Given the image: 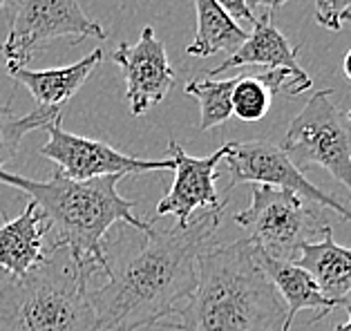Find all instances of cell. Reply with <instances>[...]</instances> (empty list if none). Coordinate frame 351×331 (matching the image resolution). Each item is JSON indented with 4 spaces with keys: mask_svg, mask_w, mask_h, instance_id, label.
<instances>
[{
    "mask_svg": "<svg viewBox=\"0 0 351 331\" xmlns=\"http://www.w3.org/2000/svg\"><path fill=\"white\" fill-rule=\"evenodd\" d=\"M224 210H202L186 226L143 233L130 253L108 260V282L88 291L99 331L157 327L197 286V258L213 242Z\"/></svg>",
    "mask_w": 351,
    "mask_h": 331,
    "instance_id": "obj_1",
    "label": "cell"
},
{
    "mask_svg": "<svg viewBox=\"0 0 351 331\" xmlns=\"http://www.w3.org/2000/svg\"><path fill=\"white\" fill-rule=\"evenodd\" d=\"M177 320L159 322L170 331H289L280 298L248 240L210 242L197 258V286Z\"/></svg>",
    "mask_w": 351,
    "mask_h": 331,
    "instance_id": "obj_2",
    "label": "cell"
},
{
    "mask_svg": "<svg viewBox=\"0 0 351 331\" xmlns=\"http://www.w3.org/2000/svg\"><path fill=\"white\" fill-rule=\"evenodd\" d=\"M0 182L23 191L43 210L52 228H58L56 240L70 249L79 262H94L108 275L106 235L114 224H128L134 231H150V219L134 215V201L119 195L117 184L121 175L97 177L74 182L61 171L47 182L0 171Z\"/></svg>",
    "mask_w": 351,
    "mask_h": 331,
    "instance_id": "obj_3",
    "label": "cell"
},
{
    "mask_svg": "<svg viewBox=\"0 0 351 331\" xmlns=\"http://www.w3.org/2000/svg\"><path fill=\"white\" fill-rule=\"evenodd\" d=\"M101 273L54 240L21 278L0 273V331H99L88 282Z\"/></svg>",
    "mask_w": 351,
    "mask_h": 331,
    "instance_id": "obj_4",
    "label": "cell"
},
{
    "mask_svg": "<svg viewBox=\"0 0 351 331\" xmlns=\"http://www.w3.org/2000/svg\"><path fill=\"white\" fill-rule=\"evenodd\" d=\"M235 222L260 253L280 262H295L304 244L320 242L331 228L315 204L264 184H251V204Z\"/></svg>",
    "mask_w": 351,
    "mask_h": 331,
    "instance_id": "obj_5",
    "label": "cell"
},
{
    "mask_svg": "<svg viewBox=\"0 0 351 331\" xmlns=\"http://www.w3.org/2000/svg\"><path fill=\"white\" fill-rule=\"evenodd\" d=\"M331 90H320L306 101L280 148L298 171L318 164L351 193V128L331 103Z\"/></svg>",
    "mask_w": 351,
    "mask_h": 331,
    "instance_id": "obj_6",
    "label": "cell"
},
{
    "mask_svg": "<svg viewBox=\"0 0 351 331\" xmlns=\"http://www.w3.org/2000/svg\"><path fill=\"white\" fill-rule=\"evenodd\" d=\"M54 38H70L76 45L83 38L104 40L106 32L83 12L79 0H23L0 54L7 58V65L25 67Z\"/></svg>",
    "mask_w": 351,
    "mask_h": 331,
    "instance_id": "obj_7",
    "label": "cell"
},
{
    "mask_svg": "<svg viewBox=\"0 0 351 331\" xmlns=\"http://www.w3.org/2000/svg\"><path fill=\"white\" fill-rule=\"evenodd\" d=\"M226 148V166L230 173L228 191L235 188L237 184H264L273 186V188L289 191L302 197L306 201L315 204V206H324L336 210L351 222V210L340 204L333 195L324 193L315 184H311L302 171L291 164V159L282 152L280 146L269 141H228Z\"/></svg>",
    "mask_w": 351,
    "mask_h": 331,
    "instance_id": "obj_8",
    "label": "cell"
},
{
    "mask_svg": "<svg viewBox=\"0 0 351 331\" xmlns=\"http://www.w3.org/2000/svg\"><path fill=\"white\" fill-rule=\"evenodd\" d=\"M49 139L40 148V155L54 161L65 177L74 182H88L108 175H141L152 171H173L170 159H136L123 155L106 141L72 134L63 128V117H58L45 128Z\"/></svg>",
    "mask_w": 351,
    "mask_h": 331,
    "instance_id": "obj_9",
    "label": "cell"
},
{
    "mask_svg": "<svg viewBox=\"0 0 351 331\" xmlns=\"http://www.w3.org/2000/svg\"><path fill=\"white\" fill-rule=\"evenodd\" d=\"M170 161H173L175 182L157 204V217L175 215L179 226H186L193 219L195 210H224L226 201L219 199L215 180L219 177L217 166L224 159L226 148L221 146L208 157H191L175 139L168 143Z\"/></svg>",
    "mask_w": 351,
    "mask_h": 331,
    "instance_id": "obj_10",
    "label": "cell"
},
{
    "mask_svg": "<svg viewBox=\"0 0 351 331\" xmlns=\"http://www.w3.org/2000/svg\"><path fill=\"white\" fill-rule=\"evenodd\" d=\"M112 61L121 67L125 79V97L132 114L141 117L152 106L161 103L175 86V70L170 67L164 43L155 29L145 25L136 43H121L112 52Z\"/></svg>",
    "mask_w": 351,
    "mask_h": 331,
    "instance_id": "obj_11",
    "label": "cell"
},
{
    "mask_svg": "<svg viewBox=\"0 0 351 331\" xmlns=\"http://www.w3.org/2000/svg\"><path fill=\"white\" fill-rule=\"evenodd\" d=\"M49 231H52V224L29 199L19 217L7 219L0 226V269L3 273L21 278L36 267L45 256L43 240Z\"/></svg>",
    "mask_w": 351,
    "mask_h": 331,
    "instance_id": "obj_12",
    "label": "cell"
},
{
    "mask_svg": "<svg viewBox=\"0 0 351 331\" xmlns=\"http://www.w3.org/2000/svg\"><path fill=\"white\" fill-rule=\"evenodd\" d=\"M101 61H104V49H94L81 61L65 67L29 70V67L7 65V72L29 90V95L36 99L40 108H61L83 88V83L90 79L94 67Z\"/></svg>",
    "mask_w": 351,
    "mask_h": 331,
    "instance_id": "obj_13",
    "label": "cell"
},
{
    "mask_svg": "<svg viewBox=\"0 0 351 331\" xmlns=\"http://www.w3.org/2000/svg\"><path fill=\"white\" fill-rule=\"evenodd\" d=\"M295 265L309 271L320 293L336 307L345 302L351 291V249L336 244L331 228H327L320 242L300 249Z\"/></svg>",
    "mask_w": 351,
    "mask_h": 331,
    "instance_id": "obj_14",
    "label": "cell"
},
{
    "mask_svg": "<svg viewBox=\"0 0 351 331\" xmlns=\"http://www.w3.org/2000/svg\"><path fill=\"white\" fill-rule=\"evenodd\" d=\"M255 249H258V246H255ZM258 260L264 269V273H267L269 280L273 282V286L278 289L280 298L287 304V329H291L293 318L304 309L318 311V318L315 320H320L322 316H327L329 311L336 309V304L320 293V289L315 284V280L311 278L309 271L298 267L295 262L273 260L260 251H258Z\"/></svg>",
    "mask_w": 351,
    "mask_h": 331,
    "instance_id": "obj_15",
    "label": "cell"
},
{
    "mask_svg": "<svg viewBox=\"0 0 351 331\" xmlns=\"http://www.w3.org/2000/svg\"><path fill=\"white\" fill-rule=\"evenodd\" d=\"M298 52L300 47H291L289 40L276 29L271 19V12H267L260 19H255L253 32L248 34L246 40L230 54L224 63H219L215 70H210V79L230 67L242 65H264L273 67H298Z\"/></svg>",
    "mask_w": 351,
    "mask_h": 331,
    "instance_id": "obj_16",
    "label": "cell"
},
{
    "mask_svg": "<svg viewBox=\"0 0 351 331\" xmlns=\"http://www.w3.org/2000/svg\"><path fill=\"white\" fill-rule=\"evenodd\" d=\"M197 12V32L193 43L186 47V54L197 58H208L213 54L235 52L246 40L248 34L239 23L221 10L215 0H195Z\"/></svg>",
    "mask_w": 351,
    "mask_h": 331,
    "instance_id": "obj_17",
    "label": "cell"
},
{
    "mask_svg": "<svg viewBox=\"0 0 351 331\" xmlns=\"http://www.w3.org/2000/svg\"><path fill=\"white\" fill-rule=\"evenodd\" d=\"M63 117L61 108H36L27 114H16L10 103L0 106V171L10 159L16 157L21 148V141L27 132L43 128Z\"/></svg>",
    "mask_w": 351,
    "mask_h": 331,
    "instance_id": "obj_18",
    "label": "cell"
},
{
    "mask_svg": "<svg viewBox=\"0 0 351 331\" xmlns=\"http://www.w3.org/2000/svg\"><path fill=\"white\" fill-rule=\"evenodd\" d=\"M237 83V76L233 79H193L186 86V95L197 99L202 110L199 117V132H206L226 123L233 117V106H230V95Z\"/></svg>",
    "mask_w": 351,
    "mask_h": 331,
    "instance_id": "obj_19",
    "label": "cell"
},
{
    "mask_svg": "<svg viewBox=\"0 0 351 331\" xmlns=\"http://www.w3.org/2000/svg\"><path fill=\"white\" fill-rule=\"evenodd\" d=\"M233 114L242 121H260L271 108V92L258 81V76L239 74L230 95Z\"/></svg>",
    "mask_w": 351,
    "mask_h": 331,
    "instance_id": "obj_20",
    "label": "cell"
},
{
    "mask_svg": "<svg viewBox=\"0 0 351 331\" xmlns=\"http://www.w3.org/2000/svg\"><path fill=\"white\" fill-rule=\"evenodd\" d=\"M258 81L273 95L300 97L311 88V79L302 67H273L258 74Z\"/></svg>",
    "mask_w": 351,
    "mask_h": 331,
    "instance_id": "obj_21",
    "label": "cell"
},
{
    "mask_svg": "<svg viewBox=\"0 0 351 331\" xmlns=\"http://www.w3.org/2000/svg\"><path fill=\"white\" fill-rule=\"evenodd\" d=\"M351 7V0H315V23L331 32L342 29L340 19Z\"/></svg>",
    "mask_w": 351,
    "mask_h": 331,
    "instance_id": "obj_22",
    "label": "cell"
},
{
    "mask_svg": "<svg viewBox=\"0 0 351 331\" xmlns=\"http://www.w3.org/2000/svg\"><path fill=\"white\" fill-rule=\"evenodd\" d=\"M215 3L224 10L230 19H233L235 23H248L253 25L255 23V14L248 10L244 0H215Z\"/></svg>",
    "mask_w": 351,
    "mask_h": 331,
    "instance_id": "obj_23",
    "label": "cell"
},
{
    "mask_svg": "<svg viewBox=\"0 0 351 331\" xmlns=\"http://www.w3.org/2000/svg\"><path fill=\"white\" fill-rule=\"evenodd\" d=\"M244 3H246V7H248V10H255V7H267V12H276L278 10V7H282V5H285V3H289V0H244Z\"/></svg>",
    "mask_w": 351,
    "mask_h": 331,
    "instance_id": "obj_24",
    "label": "cell"
},
{
    "mask_svg": "<svg viewBox=\"0 0 351 331\" xmlns=\"http://www.w3.org/2000/svg\"><path fill=\"white\" fill-rule=\"evenodd\" d=\"M342 70H345V74H347V79L351 81V49L345 54V58H342Z\"/></svg>",
    "mask_w": 351,
    "mask_h": 331,
    "instance_id": "obj_25",
    "label": "cell"
},
{
    "mask_svg": "<svg viewBox=\"0 0 351 331\" xmlns=\"http://www.w3.org/2000/svg\"><path fill=\"white\" fill-rule=\"evenodd\" d=\"M345 309L349 313V322H347V325H338L333 331H351V304H345Z\"/></svg>",
    "mask_w": 351,
    "mask_h": 331,
    "instance_id": "obj_26",
    "label": "cell"
},
{
    "mask_svg": "<svg viewBox=\"0 0 351 331\" xmlns=\"http://www.w3.org/2000/svg\"><path fill=\"white\" fill-rule=\"evenodd\" d=\"M349 23H351V7L342 14V19H340V25H349Z\"/></svg>",
    "mask_w": 351,
    "mask_h": 331,
    "instance_id": "obj_27",
    "label": "cell"
},
{
    "mask_svg": "<svg viewBox=\"0 0 351 331\" xmlns=\"http://www.w3.org/2000/svg\"><path fill=\"white\" fill-rule=\"evenodd\" d=\"M345 304H351V291H349V295H347V298H345V302L340 304V307H345Z\"/></svg>",
    "mask_w": 351,
    "mask_h": 331,
    "instance_id": "obj_28",
    "label": "cell"
},
{
    "mask_svg": "<svg viewBox=\"0 0 351 331\" xmlns=\"http://www.w3.org/2000/svg\"><path fill=\"white\" fill-rule=\"evenodd\" d=\"M7 3H12V0H0V10H3V7H5Z\"/></svg>",
    "mask_w": 351,
    "mask_h": 331,
    "instance_id": "obj_29",
    "label": "cell"
},
{
    "mask_svg": "<svg viewBox=\"0 0 351 331\" xmlns=\"http://www.w3.org/2000/svg\"><path fill=\"white\" fill-rule=\"evenodd\" d=\"M347 123H351V110H349V112H347Z\"/></svg>",
    "mask_w": 351,
    "mask_h": 331,
    "instance_id": "obj_30",
    "label": "cell"
}]
</instances>
